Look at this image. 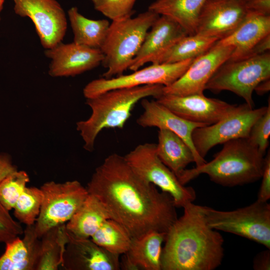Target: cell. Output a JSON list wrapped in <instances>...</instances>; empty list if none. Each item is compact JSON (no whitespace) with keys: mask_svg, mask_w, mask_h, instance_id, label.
I'll return each mask as SVG.
<instances>
[{"mask_svg":"<svg viewBox=\"0 0 270 270\" xmlns=\"http://www.w3.org/2000/svg\"><path fill=\"white\" fill-rule=\"evenodd\" d=\"M194 58L176 63L152 64L128 74H122L110 78L95 79L84 86L83 94L86 98H89L116 88L150 84L168 86L184 73Z\"/></svg>","mask_w":270,"mask_h":270,"instance_id":"11","label":"cell"},{"mask_svg":"<svg viewBox=\"0 0 270 270\" xmlns=\"http://www.w3.org/2000/svg\"><path fill=\"white\" fill-rule=\"evenodd\" d=\"M86 188L132 238L166 232L178 218L172 196L142 178L118 154L108 156L96 168Z\"/></svg>","mask_w":270,"mask_h":270,"instance_id":"1","label":"cell"},{"mask_svg":"<svg viewBox=\"0 0 270 270\" xmlns=\"http://www.w3.org/2000/svg\"><path fill=\"white\" fill-rule=\"evenodd\" d=\"M218 40L198 34L186 35L158 56L152 64H168L194 58L210 48Z\"/></svg>","mask_w":270,"mask_h":270,"instance_id":"27","label":"cell"},{"mask_svg":"<svg viewBox=\"0 0 270 270\" xmlns=\"http://www.w3.org/2000/svg\"><path fill=\"white\" fill-rule=\"evenodd\" d=\"M29 181L26 172L17 170L0 182V202L6 209L14 208Z\"/></svg>","mask_w":270,"mask_h":270,"instance_id":"31","label":"cell"},{"mask_svg":"<svg viewBox=\"0 0 270 270\" xmlns=\"http://www.w3.org/2000/svg\"><path fill=\"white\" fill-rule=\"evenodd\" d=\"M270 136V102L266 112L252 125L248 136L249 141L256 146L260 152L265 156Z\"/></svg>","mask_w":270,"mask_h":270,"instance_id":"33","label":"cell"},{"mask_svg":"<svg viewBox=\"0 0 270 270\" xmlns=\"http://www.w3.org/2000/svg\"><path fill=\"white\" fill-rule=\"evenodd\" d=\"M242 0V1H244H244H245L246 0Z\"/></svg>","mask_w":270,"mask_h":270,"instance_id":"41","label":"cell"},{"mask_svg":"<svg viewBox=\"0 0 270 270\" xmlns=\"http://www.w3.org/2000/svg\"><path fill=\"white\" fill-rule=\"evenodd\" d=\"M50 59L48 74L52 77L74 76L92 70L102 64L104 54L100 49L74 42H60L44 51Z\"/></svg>","mask_w":270,"mask_h":270,"instance_id":"16","label":"cell"},{"mask_svg":"<svg viewBox=\"0 0 270 270\" xmlns=\"http://www.w3.org/2000/svg\"><path fill=\"white\" fill-rule=\"evenodd\" d=\"M4 2H5V0H0V14L2 10ZM0 20H1V17L0 15Z\"/></svg>","mask_w":270,"mask_h":270,"instance_id":"40","label":"cell"},{"mask_svg":"<svg viewBox=\"0 0 270 270\" xmlns=\"http://www.w3.org/2000/svg\"><path fill=\"white\" fill-rule=\"evenodd\" d=\"M158 138L157 156L178 178L190 164L195 162L194 153L181 138L168 130L159 129Z\"/></svg>","mask_w":270,"mask_h":270,"instance_id":"23","label":"cell"},{"mask_svg":"<svg viewBox=\"0 0 270 270\" xmlns=\"http://www.w3.org/2000/svg\"><path fill=\"white\" fill-rule=\"evenodd\" d=\"M68 241L66 224L53 227L40 238V249L36 270H56L63 262Z\"/></svg>","mask_w":270,"mask_h":270,"instance_id":"28","label":"cell"},{"mask_svg":"<svg viewBox=\"0 0 270 270\" xmlns=\"http://www.w3.org/2000/svg\"><path fill=\"white\" fill-rule=\"evenodd\" d=\"M94 9L112 22L132 16L136 0H91Z\"/></svg>","mask_w":270,"mask_h":270,"instance_id":"32","label":"cell"},{"mask_svg":"<svg viewBox=\"0 0 270 270\" xmlns=\"http://www.w3.org/2000/svg\"><path fill=\"white\" fill-rule=\"evenodd\" d=\"M234 48L216 44L196 58L184 73L175 82L164 86L163 94L187 96L204 94L206 84L217 70L230 58Z\"/></svg>","mask_w":270,"mask_h":270,"instance_id":"13","label":"cell"},{"mask_svg":"<svg viewBox=\"0 0 270 270\" xmlns=\"http://www.w3.org/2000/svg\"><path fill=\"white\" fill-rule=\"evenodd\" d=\"M159 16L148 10L134 18L130 16L110 24L100 48L104 54L102 64L107 69L102 78L118 76L129 69L146 34Z\"/></svg>","mask_w":270,"mask_h":270,"instance_id":"5","label":"cell"},{"mask_svg":"<svg viewBox=\"0 0 270 270\" xmlns=\"http://www.w3.org/2000/svg\"><path fill=\"white\" fill-rule=\"evenodd\" d=\"M270 249L259 252L253 260V268L255 270H270Z\"/></svg>","mask_w":270,"mask_h":270,"instance_id":"38","label":"cell"},{"mask_svg":"<svg viewBox=\"0 0 270 270\" xmlns=\"http://www.w3.org/2000/svg\"><path fill=\"white\" fill-rule=\"evenodd\" d=\"M141 105L144 112L136 120L138 124L143 128L156 127L158 129H167L172 132L181 138L192 149L196 166L206 162L196 151L192 136L196 128L208 125L186 120L156 100H150L144 98L141 100Z\"/></svg>","mask_w":270,"mask_h":270,"instance_id":"18","label":"cell"},{"mask_svg":"<svg viewBox=\"0 0 270 270\" xmlns=\"http://www.w3.org/2000/svg\"><path fill=\"white\" fill-rule=\"evenodd\" d=\"M124 157L142 178L168 194L176 208H183L196 199L194 188L182 184L176 174L160 160L156 152V144H138Z\"/></svg>","mask_w":270,"mask_h":270,"instance_id":"8","label":"cell"},{"mask_svg":"<svg viewBox=\"0 0 270 270\" xmlns=\"http://www.w3.org/2000/svg\"><path fill=\"white\" fill-rule=\"evenodd\" d=\"M206 0H155L148 10L177 22L188 35L196 34L198 16Z\"/></svg>","mask_w":270,"mask_h":270,"instance_id":"25","label":"cell"},{"mask_svg":"<svg viewBox=\"0 0 270 270\" xmlns=\"http://www.w3.org/2000/svg\"><path fill=\"white\" fill-rule=\"evenodd\" d=\"M68 15L74 34V42L100 49L108 32L109 22L106 19L88 18L82 14L76 6L68 10Z\"/></svg>","mask_w":270,"mask_h":270,"instance_id":"26","label":"cell"},{"mask_svg":"<svg viewBox=\"0 0 270 270\" xmlns=\"http://www.w3.org/2000/svg\"><path fill=\"white\" fill-rule=\"evenodd\" d=\"M44 198L40 212L34 224L38 236L50 228L66 224L82 205L88 191L78 181L63 183L46 182L40 188Z\"/></svg>","mask_w":270,"mask_h":270,"instance_id":"9","label":"cell"},{"mask_svg":"<svg viewBox=\"0 0 270 270\" xmlns=\"http://www.w3.org/2000/svg\"><path fill=\"white\" fill-rule=\"evenodd\" d=\"M164 86L150 84L116 88L86 98V103L91 108V115L76 124L84 148L89 152L94 150L96 138L102 130L123 128L136 104L148 97L160 96Z\"/></svg>","mask_w":270,"mask_h":270,"instance_id":"4","label":"cell"},{"mask_svg":"<svg viewBox=\"0 0 270 270\" xmlns=\"http://www.w3.org/2000/svg\"><path fill=\"white\" fill-rule=\"evenodd\" d=\"M166 232L152 231L132 238L128 252L122 254L120 269L161 270L162 244Z\"/></svg>","mask_w":270,"mask_h":270,"instance_id":"21","label":"cell"},{"mask_svg":"<svg viewBox=\"0 0 270 270\" xmlns=\"http://www.w3.org/2000/svg\"><path fill=\"white\" fill-rule=\"evenodd\" d=\"M24 236H18L6 243L4 252L0 257V270H35L40 253V238L34 224L26 226Z\"/></svg>","mask_w":270,"mask_h":270,"instance_id":"22","label":"cell"},{"mask_svg":"<svg viewBox=\"0 0 270 270\" xmlns=\"http://www.w3.org/2000/svg\"><path fill=\"white\" fill-rule=\"evenodd\" d=\"M16 170L17 168L13 164L10 156L6 154H0V182Z\"/></svg>","mask_w":270,"mask_h":270,"instance_id":"37","label":"cell"},{"mask_svg":"<svg viewBox=\"0 0 270 270\" xmlns=\"http://www.w3.org/2000/svg\"><path fill=\"white\" fill-rule=\"evenodd\" d=\"M166 232L161 270H214L224 256V240L207 224L200 206L190 202Z\"/></svg>","mask_w":270,"mask_h":270,"instance_id":"2","label":"cell"},{"mask_svg":"<svg viewBox=\"0 0 270 270\" xmlns=\"http://www.w3.org/2000/svg\"><path fill=\"white\" fill-rule=\"evenodd\" d=\"M150 29L129 68L132 70L152 62L176 42L188 35L177 22L165 16H160Z\"/></svg>","mask_w":270,"mask_h":270,"instance_id":"19","label":"cell"},{"mask_svg":"<svg viewBox=\"0 0 270 270\" xmlns=\"http://www.w3.org/2000/svg\"><path fill=\"white\" fill-rule=\"evenodd\" d=\"M43 198L40 188L26 186L13 208L14 216L26 226L34 224L40 212Z\"/></svg>","mask_w":270,"mask_h":270,"instance_id":"30","label":"cell"},{"mask_svg":"<svg viewBox=\"0 0 270 270\" xmlns=\"http://www.w3.org/2000/svg\"><path fill=\"white\" fill-rule=\"evenodd\" d=\"M270 78L260 82L255 88L254 91L260 96L270 91Z\"/></svg>","mask_w":270,"mask_h":270,"instance_id":"39","label":"cell"},{"mask_svg":"<svg viewBox=\"0 0 270 270\" xmlns=\"http://www.w3.org/2000/svg\"><path fill=\"white\" fill-rule=\"evenodd\" d=\"M208 225L218 231L233 234L270 249V204L256 200L245 207L222 211L200 206Z\"/></svg>","mask_w":270,"mask_h":270,"instance_id":"6","label":"cell"},{"mask_svg":"<svg viewBox=\"0 0 270 270\" xmlns=\"http://www.w3.org/2000/svg\"><path fill=\"white\" fill-rule=\"evenodd\" d=\"M247 13L242 0H206L198 16L196 34L222 39L236 28Z\"/></svg>","mask_w":270,"mask_h":270,"instance_id":"15","label":"cell"},{"mask_svg":"<svg viewBox=\"0 0 270 270\" xmlns=\"http://www.w3.org/2000/svg\"><path fill=\"white\" fill-rule=\"evenodd\" d=\"M261 185L258 194L257 200L262 202H268L270 198V152H267L264 157V165Z\"/></svg>","mask_w":270,"mask_h":270,"instance_id":"35","label":"cell"},{"mask_svg":"<svg viewBox=\"0 0 270 270\" xmlns=\"http://www.w3.org/2000/svg\"><path fill=\"white\" fill-rule=\"evenodd\" d=\"M269 34L270 16L248 12L236 28L227 36L218 40L216 44L234 47L228 60H236L244 58L258 42Z\"/></svg>","mask_w":270,"mask_h":270,"instance_id":"20","label":"cell"},{"mask_svg":"<svg viewBox=\"0 0 270 270\" xmlns=\"http://www.w3.org/2000/svg\"><path fill=\"white\" fill-rule=\"evenodd\" d=\"M156 100L190 122L210 125L227 116L236 105L206 96L204 94L174 96L162 94Z\"/></svg>","mask_w":270,"mask_h":270,"instance_id":"14","label":"cell"},{"mask_svg":"<svg viewBox=\"0 0 270 270\" xmlns=\"http://www.w3.org/2000/svg\"><path fill=\"white\" fill-rule=\"evenodd\" d=\"M267 108L268 106L254 108L244 103L237 106L232 113L216 123L196 128L192 138L196 151L204 158L215 146L248 138L252 125Z\"/></svg>","mask_w":270,"mask_h":270,"instance_id":"10","label":"cell"},{"mask_svg":"<svg viewBox=\"0 0 270 270\" xmlns=\"http://www.w3.org/2000/svg\"><path fill=\"white\" fill-rule=\"evenodd\" d=\"M68 236L61 266L64 270H120V255L109 252L89 238H77L68 232Z\"/></svg>","mask_w":270,"mask_h":270,"instance_id":"17","label":"cell"},{"mask_svg":"<svg viewBox=\"0 0 270 270\" xmlns=\"http://www.w3.org/2000/svg\"><path fill=\"white\" fill-rule=\"evenodd\" d=\"M91 238L100 246L118 255L128 252L132 240L128 230L111 218L104 222Z\"/></svg>","mask_w":270,"mask_h":270,"instance_id":"29","label":"cell"},{"mask_svg":"<svg viewBox=\"0 0 270 270\" xmlns=\"http://www.w3.org/2000/svg\"><path fill=\"white\" fill-rule=\"evenodd\" d=\"M24 230L19 222L14 220L0 202V242L6 243L24 233Z\"/></svg>","mask_w":270,"mask_h":270,"instance_id":"34","label":"cell"},{"mask_svg":"<svg viewBox=\"0 0 270 270\" xmlns=\"http://www.w3.org/2000/svg\"><path fill=\"white\" fill-rule=\"evenodd\" d=\"M264 157L246 138H238L224 144L222 149L210 162L185 169L178 177L185 185L202 174L220 185L232 187L252 183L261 178Z\"/></svg>","mask_w":270,"mask_h":270,"instance_id":"3","label":"cell"},{"mask_svg":"<svg viewBox=\"0 0 270 270\" xmlns=\"http://www.w3.org/2000/svg\"><path fill=\"white\" fill-rule=\"evenodd\" d=\"M270 78V51L236 60H227L215 72L205 90L214 92H232L254 108L252 93L262 81Z\"/></svg>","mask_w":270,"mask_h":270,"instance_id":"7","label":"cell"},{"mask_svg":"<svg viewBox=\"0 0 270 270\" xmlns=\"http://www.w3.org/2000/svg\"><path fill=\"white\" fill-rule=\"evenodd\" d=\"M244 2L248 12L270 16V0H246Z\"/></svg>","mask_w":270,"mask_h":270,"instance_id":"36","label":"cell"},{"mask_svg":"<svg viewBox=\"0 0 270 270\" xmlns=\"http://www.w3.org/2000/svg\"><path fill=\"white\" fill-rule=\"evenodd\" d=\"M14 12L34 23L41 44L48 49L62 42L68 23L66 13L56 0H12Z\"/></svg>","mask_w":270,"mask_h":270,"instance_id":"12","label":"cell"},{"mask_svg":"<svg viewBox=\"0 0 270 270\" xmlns=\"http://www.w3.org/2000/svg\"><path fill=\"white\" fill-rule=\"evenodd\" d=\"M108 214L95 196L88 194L82 205L66 224L68 232L80 238H89L107 219Z\"/></svg>","mask_w":270,"mask_h":270,"instance_id":"24","label":"cell"}]
</instances>
